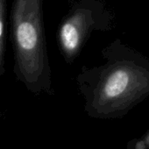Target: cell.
I'll return each instance as SVG.
<instances>
[{
    "instance_id": "obj_4",
    "label": "cell",
    "mask_w": 149,
    "mask_h": 149,
    "mask_svg": "<svg viewBox=\"0 0 149 149\" xmlns=\"http://www.w3.org/2000/svg\"><path fill=\"white\" fill-rule=\"evenodd\" d=\"M136 149H144V145L142 142H139L136 145Z\"/></svg>"
},
{
    "instance_id": "obj_1",
    "label": "cell",
    "mask_w": 149,
    "mask_h": 149,
    "mask_svg": "<svg viewBox=\"0 0 149 149\" xmlns=\"http://www.w3.org/2000/svg\"><path fill=\"white\" fill-rule=\"evenodd\" d=\"M43 0H13L11 33L16 78L35 96L54 95L43 22Z\"/></svg>"
},
{
    "instance_id": "obj_2",
    "label": "cell",
    "mask_w": 149,
    "mask_h": 149,
    "mask_svg": "<svg viewBox=\"0 0 149 149\" xmlns=\"http://www.w3.org/2000/svg\"><path fill=\"white\" fill-rule=\"evenodd\" d=\"M113 13L103 0H77L60 23L57 41L60 52L68 64H72L94 31L109 30Z\"/></svg>"
},
{
    "instance_id": "obj_3",
    "label": "cell",
    "mask_w": 149,
    "mask_h": 149,
    "mask_svg": "<svg viewBox=\"0 0 149 149\" xmlns=\"http://www.w3.org/2000/svg\"><path fill=\"white\" fill-rule=\"evenodd\" d=\"M6 17H7V0H0V77H2L6 72L5 47H6Z\"/></svg>"
},
{
    "instance_id": "obj_5",
    "label": "cell",
    "mask_w": 149,
    "mask_h": 149,
    "mask_svg": "<svg viewBox=\"0 0 149 149\" xmlns=\"http://www.w3.org/2000/svg\"><path fill=\"white\" fill-rule=\"evenodd\" d=\"M148 141H149V136H148Z\"/></svg>"
}]
</instances>
